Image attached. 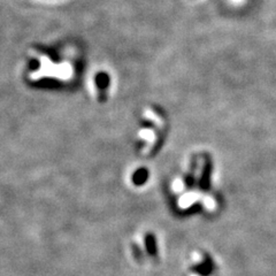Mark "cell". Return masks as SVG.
<instances>
[{
	"label": "cell",
	"mask_w": 276,
	"mask_h": 276,
	"mask_svg": "<svg viewBox=\"0 0 276 276\" xmlns=\"http://www.w3.org/2000/svg\"><path fill=\"white\" fill-rule=\"evenodd\" d=\"M96 82L97 86H98L100 90H105L106 87L110 85V76L107 75L106 73H99L96 77Z\"/></svg>",
	"instance_id": "cell-2"
},
{
	"label": "cell",
	"mask_w": 276,
	"mask_h": 276,
	"mask_svg": "<svg viewBox=\"0 0 276 276\" xmlns=\"http://www.w3.org/2000/svg\"><path fill=\"white\" fill-rule=\"evenodd\" d=\"M146 247L149 248L150 253L153 254L154 252H156V241H154V238L152 236L146 237Z\"/></svg>",
	"instance_id": "cell-3"
},
{
	"label": "cell",
	"mask_w": 276,
	"mask_h": 276,
	"mask_svg": "<svg viewBox=\"0 0 276 276\" xmlns=\"http://www.w3.org/2000/svg\"><path fill=\"white\" fill-rule=\"evenodd\" d=\"M147 178H149V171L145 168H140V169L135 171L133 180L136 186H142L143 183H145Z\"/></svg>",
	"instance_id": "cell-1"
}]
</instances>
